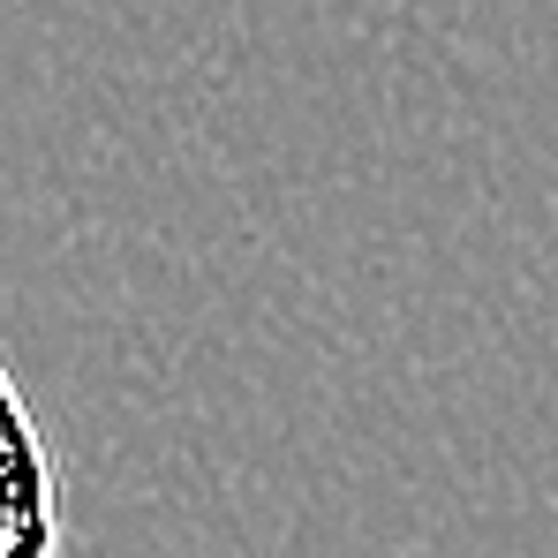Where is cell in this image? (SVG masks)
<instances>
[{
    "label": "cell",
    "mask_w": 558,
    "mask_h": 558,
    "mask_svg": "<svg viewBox=\"0 0 558 558\" xmlns=\"http://www.w3.org/2000/svg\"><path fill=\"white\" fill-rule=\"evenodd\" d=\"M0 558H61V461L0 363Z\"/></svg>",
    "instance_id": "obj_1"
}]
</instances>
